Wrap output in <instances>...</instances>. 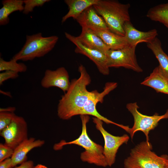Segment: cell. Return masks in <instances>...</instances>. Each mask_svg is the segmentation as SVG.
Segmentation results:
<instances>
[{"label": "cell", "instance_id": "cell-22", "mask_svg": "<svg viewBox=\"0 0 168 168\" xmlns=\"http://www.w3.org/2000/svg\"><path fill=\"white\" fill-rule=\"evenodd\" d=\"M27 69L26 66L23 63H18L17 61L12 58L9 61H6L2 58H0V71L11 70L18 72H26Z\"/></svg>", "mask_w": 168, "mask_h": 168}, {"label": "cell", "instance_id": "cell-31", "mask_svg": "<svg viewBox=\"0 0 168 168\" xmlns=\"http://www.w3.org/2000/svg\"><path fill=\"white\" fill-rule=\"evenodd\" d=\"M34 168H48V167L42 164H38L34 166Z\"/></svg>", "mask_w": 168, "mask_h": 168}, {"label": "cell", "instance_id": "cell-15", "mask_svg": "<svg viewBox=\"0 0 168 168\" xmlns=\"http://www.w3.org/2000/svg\"><path fill=\"white\" fill-rule=\"evenodd\" d=\"M76 20L82 27H93L110 30L104 20L98 15L93 6L86 9Z\"/></svg>", "mask_w": 168, "mask_h": 168}, {"label": "cell", "instance_id": "cell-8", "mask_svg": "<svg viewBox=\"0 0 168 168\" xmlns=\"http://www.w3.org/2000/svg\"><path fill=\"white\" fill-rule=\"evenodd\" d=\"M92 119L96 128L100 132L104 138L105 144L103 154L108 166L111 167L115 162L116 154L119 148L123 144L127 143L129 137L126 134L120 136L113 135L104 129L102 120L95 117H93Z\"/></svg>", "mask_w": 168, "mask_h": 168}, {"label": "cell", "instance_id": "cell-2", "mask_svg": "<svg viewBox=\"0 0 168 168\" xmlns=\"http://www.w3.org/2000/svg\"><path fill=\"white\" fill-rule=\"evenodd\" d=\"M80 118L82 123V131L79 137L69 142L62 140L54 145V149L60 150L63 146L67 145H77L82 147L85 150L80 155V159L82 161L99 166H108L103 154V147L92 141L88 135L86 124L89 121L90 117L88 115H80Z\"/></svg>", "mask_w": 168, "mask_h": 168}, {"label": "cell", "instance_id": "cell-16", "mask_svg": "<svg viewBox=\"0 0 168 168\" xmlns=\"http://www.w3.org/2000/svg\"><path fill=\"white\" fill-rule=\"evenodd\" d=\"M89 28L102 40L110 49L116 50L121 49L128 45L124 36L115 34L109 30L93 27Z\"/></svg>", "mask_w": 168, "mask_h": 168}, {"label": "cell", "instance_id": "cell-30", "mask_svg": "<svg viewBox=\"0 0 168 168\" xmlns=\"http://www.w3.org/2000/svg\"><path fill=\"white\" fill-rule=\"evenodd\" d=\"M165 160V168H168V156L166 155H164Z\"/></svg>", "mask_w": 168, "mask_h": 168}, {"label": "cell", "instance_id": "cell-21", "mask_svg": "<svg viewBox=\"0 0 168 168\" xmlns=\"http://www.w3.org/2000/svg\"><path fill=\"white\" fill-rule=\"evenodd\" d=\"M146 16L152 21L161 23L168 29V2L151 7L147 12Z\"/></svg>", "mask_w": 168, "mask_h": 168}, {"label": "cell", "instance_id": "cell-20", "mask_svg": "<svg viewBox=\"0 0 168 168\" xmlns=\"http://www.w3.org/2000/svg\"><path fill=\"white\" fill-rule=\"evenodd\" d=\"M147 47L153 52L159 62V65L168 77V56L163 51L161 42L157 37L147 43Z\"/></svg>", "mask_w": 168, "mask_h": 168}, {"label": "cell", "instance_id": "cell-17", "mask_svg": "<svg viewBox=\"0 0 168 168\" xmlns=\"http://www.w3.org/2000/svg\"><path fill=\"white\" fill-rule=\"evenodd\" d=\"M99 0H65L68 11L62 18L63 23L68 18L72 17L76 20L77 17L88 7L96 4Z\"/></svg>", "mask_w": 168, "mask_h": 168}, {"label": "cell", "instance_id": "cell-13", "mask_svg": "<svg viewBox=\"0 0 168 168\" xmlns=\"http://www.w3.org/2000/svg\"><path fill=\"white\" fill-rule=\"evenodd\" d=\"M44 143V140H36L33 137L28 138L22 142L15 149L11 158L13 167L27 161L28 153L34 148L41 147Z\"/></svg>", "mask_w": 168, "mask_h": 168}, {"label": "cell", "instance_id": "cell-29", "mask_svg": "<svg viewBox=\"0 0 168 168\" xmlns=\"http://www.w3.org/2000/svg\"><path fill=\"white\" fill-rule=\"evenodd\" d=\"M16 110L14 107H9L5 108H0V112H8L14 113Z\"/></svg>", "mask_w": 168, "mask_h": 168}, {"label": "cell", "instance_id": "cell-5", "mask_svg": "<svg viewBox=\"0 0 168 168\" xmlns=\"http://www.w3.org/2000/svg\"><path fill=\"white\" fill-rule=\"evenodd\" d=\"M151 143L143 141L131 149L124 162V168H165L164 155L159 156L152 151Z\"/></svg>", "mask_w": 168, "mask_h": 168}, {"label": "cell", "instance_id": "cell-4", "mask_svg": "<svg viewBox=\"0 0 168 168\" xmlns=\"http://www.w3.org/2000/svg\"><path fill=\"white\" fill-rule=\"evenodd\" d=\"M58 40L56 35L43 37L41 33L26 35L23 47L12 58L27 61L43 57L54 49Z\"/></svg>", "mask_w": 168, "mask_h": 168}, {"label": "cell", "instance_id": "cell-7", "mask_svg": "<svg viewBox=\"0 0 168 168\" xmlns=\"http://www.w3.org/2000/svg\"><path fill=\"white\" fill-rule=\"evenodd\" d=\"M136 47L128 45L121 49L107 50L105 54L108 67H123L138 72H142L143 70L137 60Z\"/></svg>", "mask_w": 168, "mask_h": 168}, {"label": "cell", "instance_id": "cell-11", "mask_svg": "<svg viewBox=\"0 0 168 168\" xmlns=\"http://www.w3.org/2000/svg\"><path fill=\"white\" fill-rule=\"evenodd\" d=\"M70 82L67 71L65 68L61 67L54 70H46L40 84L44 88L57 87L65 93L70 86Z\"/></svg>", "mask_w": 168, "mask_h": 168}, {"label": "cell", "instance_id": "cell-24", "mask_svg": "<svg viewBox=\"0 0 168 168\" xmlns=\"http://www.w3.org/2000/svg\"><path fill=\"white\" fill-rule=\"evenodd\" d=\"M16 115L14 113L0 112V132L11 124Z\"/></svg>", "mask_w": 168, "mask_h": 168}, {"label": "cell", "instance_id": "cell-3", "mask_svg": "<svg viewBox=\"0 0 168 168\" xmlns=\"http://www.w3.org/2000/svg\"><path fill=\"white\" fill-rule=\"evenodd\" d=\"M93 6L110 31L124 36V24L130 21L129 3H122L114 0H99L98 3Z\"/></svg>", "mask_w": 168, "mask_h": 168}, {"label": "cell", "instance_id": "cell-28", "mask_svg": "<svg viewBox=\"0 0 168 168\" xmlns=\"http://www.w3.org/2000/svg\"><path fill=\"white\" fill-rule=\"evenodd\" d=\"M34 166L33 161L31 160H29L24 162L15 168H34Z\"/></svg>", "mask_w": 168, "mask_h": 168}, {"label": "cell", "instance_id": "cell-6", "mask_svg": "<svg viewBox=\"0 0 168 168\" xmlns=\"http://www.w3.org/2000/svg\"><path fill=\"white\" fill-rule=\"evenodd\" d=\"M126 107L132 115L134 119L133 126L132 128H129L128 132L132 139L135 133L140 131L145 134L146 141L149 142V134L150 131L157 126L161 120L168 119V109L162 115L156 113L152 116H148L141 114L138 111L139 107L136 102L128 103Z\"/></svg>", "mask_w": 168, "mask_h": 168}, {"label": "cell", "instance_id": "cell-25", "mask_svg": "<svg viewBox=\"0 0 168 168\" xmlns=\"http://www.w3.org/2000/svg\"><path fill=\"white\" fill-rule=\"evenodd\" d=\"M14 150L5 144H0V162L12 156Z\"/></svg>", "mask_w": 168, "mask_h": 168}, {"label": "cell", "instance_id": "cell-1", "mask_svg": "<svg viewBox=\"0 0 168 168\" xmlns=\"http://www.w3.org/2000/svg\"><path fill=\"white\" fill-rule=\"evenodd\" d=\"M80 76L72 80L67 91L59 101L57 114L63 120L71 119L75 115L82 114L83 109L91 96L92 91L86 87L91 79L85 67L81 64L78 67Z\"/></svg>", "mask_w": 168, "mask_h": 168}, {"label": "cell", "instance_id": "cell-14", "mask_svg": "<svg viewBox=\"0 0 168 168\" xmlns=\"http://www.w3.org/2000/svg\"><path fill=\"white\" fill-rule=\"evenodd\" d=\"M141 84L152 88L157 92L168 95V77L159 65Z\"/></svg>", "mask_w": 168, "mask_h": 168}, {"label": "cell", "instance_id": "cell-23", "mask_svg": "<svg viewBox=\"0 0 168 168\" xmlns=\"http://www.w3.org/2000/svg\"><path fill=\"white\" fill-rule=\"evenodd\" d=\"M49 0H24V9L23 13L28 14L32 12L36 7H42L45 3L50 1Z\"/></svg>", "mask_w": 168, "mask_h": 168}, {"label": "cell", "instance_id": "cell-10", "mask_svg": "<svg viewBox=\"0 0 168 168\" xmlns=\"http://www.w3.org/2000/svg\"><path fill=\"white\" fill-rule=\"evenodd\" d=\"M65 35L68 39L76 46L75 49L76 53L88 57L95 63L99 72L103 75H107L109 74V68L107 66L105 53L85 45L76 37L67 32H65Z\"/></svg>", "mask_w": 168, "mask_h": 168}, {"label": "cell", "instance_id": "cell-26", "mask_svg": "<svg viewBox=\"0 0 168 168\" xmlns=\"http://www.w3.org/2000/svg\"><path fill=\"white\" fill-rule=\"evenodd\" d=\"M19 72L11 70H6L0 73V85L9 79H14L19 76Z\"/></svg>", "mask_w": 168, "mask_h": 168}, {"label": "cell", "instance_id": "cell-18", "mask_svg": "<svg viewBox=\"0 0 168 168\" xmlns=\"http://www.w3.org/2000/svg\"><path fill=\"white\" fill-rule=\"evenodd\" d=\"M76 37L83 44L91 48L100 50L105 53L110 49L102 40L88 28L82 27V31L80 35Z\"/></svg>", "mask_w": 168, "mask_h": 168}, {"label": "cell", "instance_id": "cell-27", "mask_svg": "<svg viewBox=\"0 0 168 168\" xmlns=\"http://www.w3.org/2000/svg\"><path fill=\"white\" fill-rule=\"evenodd\" d=\"M12 168L13 167L11 158H8L0 162V168Z\"/></svg>", "mask_w": 168, "mask_h": 168}, {"label": "cell", "instance_id": "cell-12", "mask_svg": "<svg viewBox=\"0 0 168 168\" xmlns=\"http://www.w3.org/2000/svg\"><path fill=\"white\" fill-rule=\"evenodd\" d=\"M124 36L128 44L137 46L142 42L149 43L157 37L158 32L156 29L147 31H141L135 28L130 21L126 22L124 26Z\"/></svg>", "mask_w": 168, "mask_h": 168}, {"label": "cell", "instance_id": "cell-19", "mask_svg": "<svg viewBox=\"0 0 168 168\" xmlns=\"http://www.w3.org/2000/svg\"><path fill=\"white\" fill-rule=\"evenodd\" d=\"M0 9V25H6L9 22V15L16 11L22 12L24 9L23 0H4Z\"/></svg>", "mask_w": 168, "mask_h": 168}, {"label": "cell", "instance_id": "cell-9", "mask_svg": "<svg viewBox=\"0 0 168 168\" xmlns=\"http://www.w3.org/2000/svg\"><path fill=\"white\" fill-rule=\"evenodd\" d=\"M27 123L22 117L16 115L11 124L0 132L5 140V144L14 150L28 138Z\"/></svg>", "mask_w": 168, "mask_h": 168}]
</instances>
